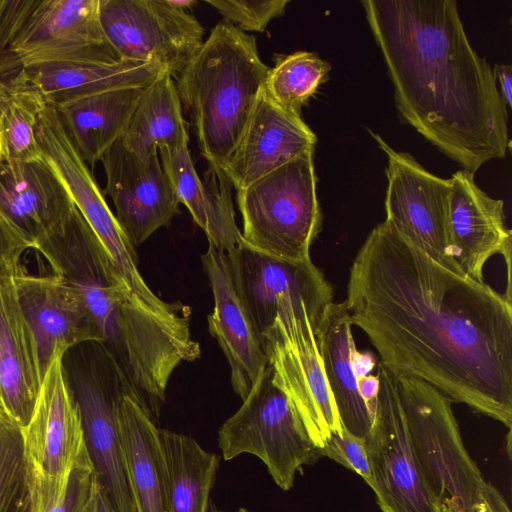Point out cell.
<instances>
[{"mask_svg": "<svg viewBox=\"0 0 512 512\" xmlns=\"http://www.w3.org/2000/svg\"><path fill=\"white\" fill-rule=\"evenodd\" d=\"M344 304L387 370L511 428L510 297L443 267L384 220L352 263Z\"/></svg>", "mask_w": 512, "mask_h": 512, "instance_id": "cell-1", "label": "cell"}, {"mask_svg": "<svg viewBox=\"0 0 512 512\" xmlns=\"http://www.w3.org/2000/svg\"><path fill=\"white\" fill-rule=\"evenodd\" d=\"M401 118L474 174L505 158L508 112L453 0L361 1Z\"/></svg>", "mask_w": 512, "mask_h": 512, "instance_id": "cell-2", "label": "cell"}, {"mask_svg": "<svg viewBox=\"0 0 512 512\" xmlns=\"http://www.w3.org/2000/svg\"><path fill=\"white\" fill-rule=\"evenodd\" d=\"M269 67L256 38L221 21L177 77L182 107L189 114L209 168L222 170L263 92Z\"/></svg>", "mask_w": 512, "mask_h": 512, "instance_id": "cell-3", "label": "cell"}, {"mask_svg": "<svg viewBox=\"0 0 512 512\" xmlns=\"http://www.w3.org/2000/svg\"><path fill=\"white\" fill-rule=\"evenodd\" d=\"M99 0H0V74L50 61H120Z\"/></svg>", "mask_w": 512, "mask_h": 512, "instance_id": "cell-4", "label": "cell"}, {"mask_svg": "<svg viewBox=\"0 0 512 512\" xmlns=\"http://www.w3.org/2000/svg\"><path fill=\"white\" fill-rule=\"evenodd\" d=\"M63 373L82 421L86 447L97 482L114 512H137L130 492L119 434L123 398H134L115 360L98 341L68 349Z\"/></svg>", "mask_w": 512, "mask_h": 512, "instance_id": "cell-5", "label": "cell"}, {"mask_svg": "<svg viewBox=\"0 0 512 512\" xmlns=\"http://www.w3.org/2000/svg\"><path fill=\"white\" fill-rule=\"evenodd\" d=\"M394 377L411 442L438 509L472 512L488 482L464 445L451 401L422 380Z\"/></svg>", "mask_w": 512, "mask_h": 512, "instance_id": "cell-6", "label": "cell"}, {"mask_svg": "<svg viewBox=\"0 0 512 512\" xmlns=\"http://www.w3.org/2000/svg\"><path fill=\"white\" fill-rule=\"evenodd\" d=\"M313 152L309 150L237 190L241 242L279 259L298 262L310 258V247L322 226Z\"/></svg>", "mask_w": 512, "mask_h": 512, "instance_id": "cell-7", "label": "cell"}, {"mask_svg": "<svg viewBox=\"0 0 512 512\" xmlns=\"http://www.w3.org/2000/svg\"><path fill=\"white\" fill-rule=\"evenodd\" d=\"M43 156L57 170L72 200L109 255L133 303L170 325L190 326L191 309L180 302H165L149 288L137 266V256L109 208L92 170L79 155L55 108L47 107L37 126Z\"/></svg>", "mask_w": 512, "mask_h": 512, "instance_id": "cell-8", "label": "cell"}, {"mask_svg": "<svg viewBox=\"0 0 512 512\" xmlns=\"http://www.w3.org/2000/svg\"><path fill=\"white\" fill-rule=\"evenodd\" d=\"M218 446L226 461L241 454L259 458L284 491L293 487L304 465L321 457L291 399L274 381L270 364L220 427Z\"/></svg>", "mask_w": 512, "mask_h": 512, "instance_id": "cell-9", "label": "cell"}, {"mask_svg": "<svg viewBox=\"0 0 512 512\" xmlns=\"http://www.w3.org/2000/svg\"><path fill=\"white\" fill-rule=\"evenodd\" d=\"M58 352L42 380L28 425L22 428L26 482L34 512H47L67 490L72 472L92 464L78 405Z\"/></svg>", "mask_w": 512, "mask_h": 512, "instance_id": "cell-10", "label": "cell"}, {"mask_svg": "<svg viewBox=\"0 0 512 512\" xmlns=\"http://www.w3.org/2000/svg\"><path fill=\"white\" fill-rule=\"evenodd\" d=\"M99 20L121 60L155 62L176 78L204 42L201 23L168 0H99Z\"/></svg>", "mask_w": 512, "mask_h": 512, "instance_id": "cell-11", "label": "cell"}, {"mask_svg": "<svg viewBox=\"0 0 512 512\" xmlns=\"http://www.w3.org/2000/svg\"><path fill=\"white\" fill-rule=\"evenodd\" d=\"M370 133L388 159L385 221L434 261L462 275L449 237L450 179L430 173L409 153L394 150L378 134Z\"/></svg>", "mask_w": 512, "mask_h": 512, "instance_id": "cell-12", "label": "cell"}, {"mask_svg": "<svg viewBox=\"0 0 512 512\" xmlns=\"http://www.w3.org/2000/svg\"><path fill=\"white\" fill-rule=\"evenodd\" d=\"M380 389L365 438L371 489L382 512H439L424 481L399 400L395 377L378 363Z\"/></svg>", "mask_w": 512, "mask_h": 512, "instance_id": "cell-13", "label": "cell"}, {"mask_svg": "<svg viewBox=\"0 0 512 512\" xmlns=\"http://www.w3.org/2000/svg\"><path fill=\"white\" fill-rule=\"evenodd\" d=\"M227 254L262 335L283 316L308 319L319 326L333 302V290L311 258L279 259L243 242Z\"/></svg>", "mask_w": 512, "mask_h": 512, "instance_id": "cell-14", "label": "cell"}, {"mask_svg": "<svg viewBox=\"0 0 512 512\" xmlns=\"http://www.w3.org/2000/svg\"><path fill=\"white\" fill-rule=\"evenodd\" d=\"M263 337L274 381L289 396L321 449L332 433L342 431V425L318 351L316 329L299 319H275Z\"/></svg>", "mask_w": 512, "mask_h": 512, "instance_id": "cell-15", "label": "cell"}, {"mask_svg": "<svg viewBox=\"0 0 512 512\" xmlns=\"http://www.w3.org/2000/svg\"><path fill=\"white\" fill-rule=\"evenodd\" d=\"M100 161L106 175L103 194L111 198L115 218L133 247L142 244L181 213L180 200L158 152L144 161L120 139Z\"/></svg>", "mask_w": 512, "mask_h": 512, "instance_id": "cell-16", "label": "cell"}, {"mask_svg": "<svg viewBox=\"0 0 512 512\" xmlns=\"http://www.w3.org/2000/svg\"><path fill=\"white\" fill-rule=\"evenodd\" d=\"M202 263L214 297V308L208 315L209 332L229 363L233 390L243 400L269 364L264 337L227 252L209 244Z\"/></svg>", "mask_w": 512, "mask_h": 512, "instance_id": "cell-17", "label": "cell"}, {"mask_svg": "<svg viewBox=\"0 0 512 512\" xmlns=\"http://www.w3.org/2000/svg\"><path fill=\"white\" fill-rule=\"evenodd\" d=\"M12 279L35 339L42 380L58 352L87 341L101 342L84 300L62 278L53 273L33 275L24 267Z\"/></svg>", "mask_w": 512, "mask_h": 512, "instance_id": "cell-18", "label": "cell"}, {"mask_svg": "<svg viewBox=\"0 0 512 512\" xmlns=\"http://www.w3.org/2000/svg\"><path fill=\"white\" fill-rule=\"evenodd\" d=\"M450 182L448 228L455 264L462 275L484 282L485 263L501 254L510 290L512 232L506 225L503 200L488 196L467 170L454 173Z\"/></svg>", "mask_w": 512, "mask_h": 512, "instance_id": "cell-19", "label": "cell"}, {"mask_svg": "<svg viewBox=\"0 0 512 512\" xmlns=\"http://www.w3.org/2000/svg\"><path fill=\"white\" fill-rule=\"evenodd\" d=\"M74 208L67 186L44 156L0 161V213L34 248L59 232Z\"/></svg>", "mask_w": 512, "mask_h": 512, "instance_id": "cell-20", "label": "cell"}, {"mask_svg": "<svg viewBox=\"0 0 512 512\" xmlns=\"http://www.w3.org/2000/svg\"><path fill=\"white\" fill-rule=\"evenodd\" d=\"M315 133L273 102L264 91L223 171L236 190L243 189L301 154L314 150Z\"/></svg>", "mask_w": 512, "mask_h": 512, "instance_id": "cell-21", "label": "cell"}, {"mask_svg": "<svg viewBox=\"0 0 512 512\" xmlns=\"http://www.w3.org/2000/svg\"><path fill=\"white\" fill-rule=\"evenodd\" d=\"M164 71L167 70L155 62L120 60L115 63L41 62L5 73L16 74L41 94L48 107L58 108L110 90L145 88Z\"/></svg>", "mask_w": 512, "mask_h": 512, "instance_id": "cell-22", "label": "cell"}, {"mask_svg": "<svg viewBox=\"0 0 512 512\" xmlns=\"http://www.w3.org/2000/svg\"><path fill=\"white\" fill-rule=\"evenodd\" d=\"M158 154L180 203L204 231L208 243L223 252L236 248L241 242V231L235 220L233 186L224 171L209 168L202 181L188 144L177 149L162 147Z\"/></svg>", "mask_w": 512, "mask_h": 512, "instance_id": "cell-23", "label": "cell"}, {"mask_svg": "<svg viewBox=\"0 0 512 512\" xmlns=\"http://www.w3.org/2000/svg\"><path fill=\"white\" fill-rule=\"evenodd\" d=\"M41 383L35 339L13 279L0 276V399L22 428L31 419Z\"/></svg>", "mask_w": 512, "mask_h": 512, "instance_id": "cell-24", "label": "cell"}, {"mask_svg": "<svg viewBox=\"0 0 512 512\" xmlns=\"http://www.w3.org/2000/svg\"><path fill=\"white\" fill-rule=\"evenodd\" d=\"M119 434L136 511L168 512L167 472L159 428L130 395L120 405Z\"/></svg>", "mask_w": 512, "mask_h": 512, "instance_id": "cell-25", "label": "cell"}, {"mask_svg": "<svg viewBox=\"0 0 512 512\" xmlns=\"http://www.w3.org/2000/svg\"><path fill=\"white\" fill-rule=\"evenodd\" d=\"M351 328L344 302H332L320 320L316 340L341 425L365 439L373 417L359 393L358 378L352 367V354L357 348Z\"/></svg>", "mask_w": 512, "mask_h": 512, "instance_id": "cell-26", "label": "cell"}, {"mask_svg": "<svg viewBox=\"0 0 512 512\" xmlns=\"http://www.w3.org/2000/svg\"><path fill=\"white\" fill-rule=\"evenodd\" d=\"M145 88L110 90L55 108L69 138L91 170L123 138Z\"/></svg>", "mask_w": 512, "mask_h": 512, "instance_id": "cell-27", "label": "cell"}, {"mask_svg": "<svg viewBox=\"0 0 512 512\" xmlns=\"http://www.w3.org/2000/svg\"><path fill=\"white\" fill-rule=\"evenodd\" d=\"M159 438L167 472L168 512H209L219 455L182 433L159 429Z\"/></svg>", "mask_w": 512, "mask_h": 512, "instance_id": "cell-28", "label": "cell"}, {"mask_svg": "<svg viewBox=\"0 0 512 512\" xmlns=\"http://www.w3.org/2000/svg\"><path fill=\"white\" fill-rule=\"evenodd\" d=\"M122 142L144 161L159 148L189 143L177 86L168 71L145 88Z\"/></svg>", "mask_w": 512, "mask_h": 512, "instance_id": "cell-29", "label": "cell"}, {"mask_svg": "<svg viewBox=\"0 0 512 512\" xmlns=\"http://www.w3.org/2000/svg\"><path fill=\"white\" fill-rule=\"evenodd\" d=\"M47 107L41 94L19 76L0 74V161L43 157L36 130Z\"/></svg>", "mask_w": 512, "mask_h": 512, "instance_id": "cell-30", "label": "cell"}, {"mask_svg": "<svg viewBox=\"0 0 512 512\" xmlns=\"http://www.w3.org/2000/svg\"><path fill=\"white\" fill-rule=\"evenodd\" d=\"M330 69L328 62L312 52L278 55L275 66L269 69L263 91L281 108L301 116L303 105Z\"/></svg>", "mask_w": 512, "mask_h": 512, "instance_id": "cell-31", "label": "cell"}, {"mask_svg": "<svg viewBox=\"0 0 512 512\" xmlns=\"http://www.w3.org/2000/svg\"><path fill=\"white\" fill-rule=\"evenodd\" d=\"M0 512H34L23 457L22 427L0 399Z\"/></svg>", "mask_w": 512, "mask_h": 512, "instance_id": "cell-32", "label": "cell"}, {"mask_svg": "<svg viewBox=\"0 0 512 512\" xmlns=\"http://www.w3.org/2000/svg\"><path fill=\"white\" fill-rule=\"evenodd\" d=\"M223 20L243 32H264L268 24L285 13L289 0H206Z\"/></svg>", "mask_w": 512, "mask_h": 512, "instance_id": "cell-33", "label": "cell"}, {"mask_svg": "<svg viewBox=\"0 0 512 512\" xmlns=\"http://www.w3.org/2000/svg\"><path fill=\"white\" fill-rule=\"evenodd\" d=\"M320 455L329 457L360 475L370 486L372 472L366 451L365 439L357 437L342 427L334 432L320 449Z\"/></svg>", "mask_w": 512, "mask_h": 512, "instance_id": "cell-34", "label": "cell"}, {"mask_svg": "<svg viewBox=\"0 0 512 512\" xmlns=\"http://www.w3.org/2000/svg\"><path fill=\"white\" fill-rule=\"evenodd\" d=\"M95 471L93 465L76 468L62 499L47 512H92Z\"/></svg>", "mask_w": 512, "mask_h": 512, "instance_id": "cell-35", "label": "cell"}, {"mask_svg": "<svg viewBox=\"0 0 512 512\" xmlns=\"http://www.w3.org/2000/svg\"><path fill=\"white\" fill-rule=\"evenodd\" d=\"M33 244L0 213V276L13 277L23 268L22 257Z\"/></svg>", "mask_w": 512, "mask_h": 512, "instance_id": "cell-36", "label": "cell"}, {"mask_svg": "<svg viewBox=\"0 0 512 512\" xmlns=\"http://www.w3.org/2000/svg\"><path fill=\"white\" fill-rule=\"evenodd\" d=\"M472 512H510V509L499 491L488 483Z\"/></svg>", "mask_w": 512, "mask_h": 512, "instance_id": "cell-37", "label": "cell"}, {"mask_svg": "<svg viewBox=\"0 0 512 512\" xmlns=\"http://www.w3.org/2000/svg\"><path fill=\"white\" fill-rule=\"evenodd\" d=\"M380 389V380L377 375H367L358 378V390L365 401L373 419L376 412L378 394Z\"/></svg>", "mask_w": 512, "mask_h": 512, "instance_id": "cell-38", "label": "cell"}, {"mask_svg": "<svg viewBox=\"0 0 512 512\" xmlns=\"http://www.w3.org/2000/svg\"><path fill=\"white\" fill-rule=\"evenodd\" d=\"M495 79L500 84V96L505 106H512V66L510 64H496L493 71Z\"/></svg>", "mask_w": 512, "mask_h": 512, "instance_id": "cell-39", "label": "cell"}, {"mask_svg": "<svg viewBox=\"0 0 512 512\" xmlns=\"http://www.w3.org/2000/svg\"><path fill=\"white\" fill-rule=\"evenodd\" d=\"M376 358L370 351H358L352 354V367L357 378L370 375L376 367Z\"/></svg>", "mask_w": 512, "mask_h": 512, "instance_id": "cell-40", "label": "cell"}, {"mask_svg": "<svg viewBox=\"0 0 512 512\" xmlns=\"http://www.w3.org/2000/svg\"><path fill=\"white\" fill-rule=\"evenodd\" d=\"M92 512H114L106 494L97 482V479H95L94 485Z\"/></svg>", "mask_w": 512, "mask_h": 512, "instance_id": "cell-41", "label": "cell"}, {"mask_svg": "<svg viewBox=\"0 0 512 512\" xmlns=\"http://www.w3.org/2000/svg\"><path fill=\"white\" fill-rule=\"evenodd\" d=\"M168 2L170 5L187 12L197 4L195 0H168Z\"/></svg>", "mask_w": 512, "mask_h": 512, "instance_id": "cell-42", "label": "cell"}, {"mask_svg": "<svg viewBox=\"0 0 512 512\" xmlns=\"http://www.w3.org/2000/svg\"><path fill=\"white\" fill-rule=\"evenodd\" d=\"M209 512H224V511L219 510V509H217L216 507H214V506H212V505H211ZM236 512H251V511H249V510H247V509H245V508H240V509H238Z\"/></svg>", "mask_w": 512, "mask_h": 512, "instance_id": "cell-43", "label": "cell"}, {"mask_svg": "<svg viewBox=\"0 0 512 512\" xmlns=\"http://www.w3.org/2000/svg\"><path fill=\"white\" fill-rule=\"evenodd\" d=\"M439 512H447V511H444V510H439Z\"/></svg>", "mask_w": 512, "mask_h": 512, "instance_id": "cell-44", "label": "cell"}]
</instances>
